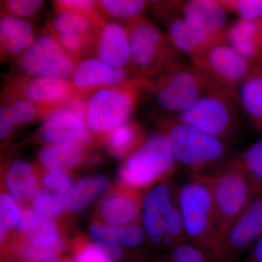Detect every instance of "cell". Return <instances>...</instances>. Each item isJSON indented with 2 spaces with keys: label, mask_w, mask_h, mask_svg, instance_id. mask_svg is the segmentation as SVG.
<instances>
[{
  "label": "cell",
  "mask_w": 262,
  "mask_h": 262,
  "mask_svg": "<svg viewBox=\"0 0 262 262\" xmlns=\"http://www.w3.org/2000/svg\"><path fill=\"white\" fill-rule=\"evenodd\" d=\"M177 200L187 242L205 253H211L216 230L209 175H191L179 186Z\"/></svg>",
  "instance_id": "6da1fadb"
},
{
  "label": "cell",
  "mask_w": 262,
  "mask_h": 262,
  "mask_svg": "<svg viewBox=\"0 0 262 262\" xmlns=\"http://www.w3.org/2000/svg\"><path fill=\"white\" fill-rule=\"evenodd\" d=\"M176 162L191 175H210L227 163L225 141L205 134L185 123L173 120L164 134Z\"/></svg>",
  "instance_id": "7a4b0ae2"
},
{
  "label": "cell",
  "mask_w": 262,
  "mask_h": 262,
  "mask_svg": "<svg viewBox=\"0 0 262 262\" xmlns=\"http://www.w3.org/2000/svg\"><path fill=\"white\" fill-rule=\"evenodd\" d=\"M209 179L215 209V244L259 192L237 158L210 174Z\"/></svg>",
  "instance_id": "3957f363"
},
{
  "label": "cell",
  "mask_w": 262,
  "mask_h": 262,
  "mask_svg": "<svg viewBox=\"0 0 262 262\" xmlns=\"http://www.w3.org/2000/svg\"><path fill=\"white\" fill-rule=\"evenodd\" d=\"M237 92L220 87L212 90L187 110L177 115V121L225 141L237 128Z\"/></svg>",
  "instance_id": "277c9868"
},
{
  "label": "cell",
  "mask_w": 262,
  "mask_h": 262,
  "mask_svg": "<svg viewBox=\"0 0 262 262\" xmlns=\"http://www.w3.org/2000/svg\"><path fill=\"white\" fill-rule=\"evenodd\" d=\"M167 73L157 90V100L165 110L177 114L192 106L212 90L223 87L192 65L181 63Z\"/></svg>",
  "instance_id": "5b68a950"
},
{
  "label": "cell",
  "mask_w": 262,
  "mask_h": 262,
  "mask_svg": "<svg viewBox=\"0 0 262 262\" xmlns=\"http://www.w3.org/2000/svg\"><path fill=\"white\" fill-rule=\"evenodd\" d=\"M176 160L164 134L151 136L120 170V177L133 187H145L173 171Z\"/></svg>",
  "instance_id": "8992f818"
},
{
  "label": "cell",
  "mask_w": 262,
  "mask_h": 262,
  "mask_svg": "<svg viewBox=\"0 0 262 262\" xmlns=\"http://www.w3.org/2000/svg\"><path fill=\"white\" fill-rule=\"evenodd\" d=\"M262 235V191L226 231L211 253L217 262H235Z\"/></svg>",
  "instance_id": "52a82bcc"
},
{
  "label": "cell",
  "mask_w": 262,
  "mask_h": 262,
  "mask_svg": "<svg viewBox=\"0 0 262 262\" xmlns=\"http://www.w3.org/2000/svg\"><path fill=\"white\" fill-rule=\"evenodd\" d=\"M128 37L131 58L141 70L165 67L170 70L182 63L178 50L151 24L144 21L134 24Z\"/></svg>",
  "instance_id": "ba28073f"
},
{
  "label": "cell",
  "mask_w": 262,
  "mask_h": 262,
  "mask_svg": "<svg viewBox=\"0 0 262 262\" xmlns=\"http://www.w3.org/2000/svg\"><path fill=\"white\" fill-rule=\"evenodd\" d=\"M190 58L193 67L201 73L215 83L235 92L252 66L225 40L213 45Z\"/></svg>",
  "instance_id": "9c48e42d"
},
{
  "label": "cell",
  "mask_w": 262,
  "mask_h": 262,
  "mask_svg": "<svg viewBox=\"0 0 262 262\" xmlns=\"http://www.w3.org/2000/svg\"><path fill=\"white\" fill-rule=\"evenodd\" d=\"M135 103L130 89H108L98 91L90 100L88 120L91 129L104 132L123 125Z\"/></svg>",
  "instance_id": "30bf717a"
},
{
  "label": "cell",
  "mask_w": 262,
  "mask_h": 262,
  "mask_svg": "<svg viewBox=\"0 0 262 262\" xmlns=\"http://www.w3.org/2000/svg\"><path fill=\"white\" fill-rule=\"evenodd\" d=\"M22 67L30 75L63 80L71 75L74 65L54 39L42 37L24 54Z\"/></svg>",
  "instance_id": "8fae6325"
},
{
  "label": "cell",
  "mask_w": 262,
  "mask_h": 262,
  "mask_svg": "<svg viewBox=\"0 0 262 262\" xmlns=\"http://www.w3.org/2000/svg\"><path fill=\"white\" fill-rule=\"evenodd\" d=\"M177 194V189L167 183H161L144 196V230L155 244L161 242L166 244L167 211Z\"/></svg>",
  "instance_id": "7c38bea8"
},
{
  "label": "cell",
  "mask_w": 262,
  "mask_h": 262,
  "mask_svg": "<svg viewBox=\"0 0 262 262\" xmlns=\"http://www.w3.org/2000/svg\"><path fill=\"white\" fill-rule=\"evenodd\" d=\"M45 140L51 144H84L89 141V129L79 110L63 108L52 115L42 128Z\"/></svg>",
  "instance_id": "4fadbf2b"
},
{
  "label": "cell",
  "mask_w": 262,
  "mask_h": 262,
  "mask_svg": "<svg viewBox=\"0 0 262 262\" xmlns=\"http://www.w3.org/2000/svg\"><path fill=\"white\" fill-rule=\"evenodd\" d=\"M168 39L179 52L192 57L213 45L225 41V36L215 35L189 23L182 17L173 19L168 29Z\"/></svg>",
  "instance_id": "5bb4252c"
},
{
  "label": "cell",
  "mask_w": 262,
  "mask_h": 262,
  "mask_svg": "<svg viewBox=\"0 0 262 262\" xmlns=\"http://www.w3.org/2000/svg\"><path fill=\"white\" fill-rule=\"evenodd\" d=\"M226 42L251 65L262 61V20L239 19L227 29Z\"/></svg>",
  "instance_id": "9a60e30c"
},
{
  "label": "cell",
  "mask_w": 262,
  "mask_h": 262,
  "mask_svg": "<svg viewBox=\"0 0 262 262\" xmlns=\"http://www.w3.org/2000/svg\"><path fill=\"white\" fill-rule=\"evenodd\" d=\"M182 18L195 27L215 35L225 36L227 10L220 1L192 0L182 7Z\"/></svg>",
  "instance_id": "2e32d148"
},
{
  "label": "cell",
  "mask_w": 262,
  "mask_h": 262,
  "mask_svg": "<svg viewBox=\"0 0 262 262\" xmlns=\"http://www.w3.org/2000/svg\"><path fill=\"white\" fill-rule=\"evenodd\" d=\"M237 98L243 110L262 136V61L253 63L239 84Z\"/></svg>",
  "instance_id": "e0dca14e"
},
{
  "label": "cell",
  "mask_w": 262,
  "mask_h": 262,
  "mask_svg": "<svg viewBox=\"0 0 262 262\" xmlns=\"http://www.w3.org/2000/svg\"><path fill=\"white\" fill-rule=\"evenodd\" d=\"M99 60L111 67L121 68L131 58L128 34L122 26L108 24L103 29L98 46Z\"/></svg>",
  "instance_id": "ac0fdd59"
},
{
  "label": "cell",
  "mask_w": 262,
  "mask_h": 262,
  "mask_svg": "<svg viewBox=\"0 0 262 262\" xmlns=\"http://www.w3.org/2000/svg\"><path fill=\"white\" fill-rule=\"evenodd\" d=\"M125 77L122 68L111 67L101 60L87 59L76 67L73 83L78 88L92 87L103 84H116Z\"/></svg>",
  "instance_id": "d6986e66"
},
{
  "label": "cell",
  "mask_w": 262,
  "mask_h": 262,
  "mask_svg": "<svg viewBox=\"0 0 262 262\" xmlns=\"http://www.w3.org/2000/svg\"><path fill=\"white\" fill-rule=\"evenodd\" d=\"M110 187V182L106 177L91 176L79 181L67 192L63 201L66 208L71 211L78 212L105 194Z\"/></svg>",
  "instance_id": "ffe728a7"
},
{
  "label": "cell",
  "mask_w": 262,
  "mask_h": 262,
  "mask_svg": "<svg viewBox=\"0 0 262 262\" xmlns=\"http://www.w3.org/2000/svg\"><path fill=\"white\" fill-rule=\"evenodd\" d=\"M18 229L27 234L32 246L39 248H47L56 244V225L47 216L31 211L20 213Z\"/></svg>",
  "instance_id": "44dd1931"
},
{
  "label": "cell",
  "mask_w": 262,
  "mask_h": 262,
  "mask_svg": "<svg viewBox=\"0 0 262 262\" xmlns=\"http://www.w3.org/2000/svg\"><path fill=\"white\" fill-rule=\"evenodd\" d=\"M34 29L29 22L7 16L0 21V38L3 47L13 54H18L34 43Z\"/></svg>",
  "instance_id": "7402d4cb"
},
{
  "label": "cell",
  "mask_w": 262,
  "mask_h": 262,
  "mask_svg": "<svg viewBox=\"0 0 262 262\" xmlns=\"http://www.w3.org/2000/svg\"><path fill=\"white\" fill-rule=\"evenodd\" d=\"M140 203L130 196L115 195L103 201L101 211L105 220L115 227L130 225L139 216Z\"/></svg>",
  "instance_id": "603a6c76"
},
{
  "label": "cell",
  "mask_w": 262,
  "mask_h": 262,
  "mask_svg": "<svg viewBox=\"0 0 262 262\" xmlns=\"http://www.w3.org/2000/svg\"><path fill=\"white\" fill-rule=\"evenodd\" d=\"M7 184L17 201H28L37 192V182L32 168L28 163L20 160H16L10 166Z\"/></svg>",
  "instance_id": "cb8c5ba5"
},
{
  "label": "cell",
  "mask_w": 262,
  "mask_h": 262,
  "mask_svg": "<svg viewBox=\"0 0 262 262\" xmlns=\"http://www.w3.org/2000/svg\"><path fill=\"white\" fill-rule=\"evenodd\" d=\"M82 158V151L75 144H57L39 154V160L52 173H63L76 166Z\"/></svg>",
  "instance_id": "d4e9b609"
},
{
  "label": "cell",
  "mask_w": 262,
  "mask_h": 262,
  "mask_svg": "<svg viewBox=\"0 0 262 262\" xmlns=\"http://www.w3.org/2000/svg\"><path fill=\"white\" fill-rule=\"evenodd\" d=\"M69 91V84L63 79L39 77L27 85L26 93L32 101L47 103L61 101Z\"/></svg>",
  "instance_id": "484cf974"
},
{
  "label": "cell",
  "mask_w": 262,
  "mask_h": 262,
  "mask_svg": "<svg viewBox=\"0 0 262 262\" xmlns=\"http://www.w3.org/2000/svg\"><path fill=\"white\" fill-rule=\"evenodd\" d=\"M239 163L252 179L257 192L262 191V136L242 155L237 158Z\"/></svg>",
  "instance_id": "4316f807"
},
{
  "label": "cell",
  "mask_w": 262,
  "mask_h": 262,
  "mask_svg": "<svg viewBox=\"0 0 262 262\" xmlns=\"http://www.w3.org/2000/svg\"><path fill=\"white\" fill-rule=\"evenodd\" d=\"M139 138V130L136 125L123 124L115 128L112 134L108 149L115 156L121 157L135 145Z\"/></svg>",
  "instance_id": "83f0119b"
},
{
  "label": "cell",
  "mask_w": 262,
  "mask_h": 262,
  "mask_svg": "<svg viewBox=\"0 0 262 262\" xmlns=\"http://www.w3.org/2000/svg\"><path fill=\"white\" fill-rule=\"evenodd\" d=\"M227 10L238 15L239 19L246 21L262 20V0H237L220 1Z\"/></svg>",
  "instance_id": "f1b7e54d"
},
{
  "label": "cell",
  "mask_w": 262,
  "mask_h": 262,
  "mask_svg": "<svg viewBox=\"0 0 262 262\" xmlns=\"http://www.w3.org/2000/svg\"><path fill=\"white\" fill-rule=\"evenodd\" d=\"M101 4L110 14L120 18H136L146 6L144 1L139 0H103Z\"/></svg>",
  "instance_id": "f546056e"
},
{
  "label": "cell",
  "mask_w": 262,
  "mask_h": 262,
  "mask_svg": "<svg viewBox=\"0 0 262 262\" xmlns=\"http://www.w3.org/2000/svg\"><path fill=\"white\" fill-rule=\"evenodd\" d=\"M55 27L61 34L63 33H80L86 32L90 27L89 20L80 13L66 12L56 18Z\"/></svg>",
  "instance_id": "4dcf8cb0"
},
{
  "label": "cell",
  "mask_w": 262,
  "mask_h": 262,
  "mask_svg": "<svg viewBox=\"0 0 262 262\" xmlns=\"http://www.w3.org/2000/svg\"><path fill=\"white\" fill-rule=\"evenodd\" d=\"M90 234L104 246H118L123 243V227L118 228L104 224H95L90 229Z\"/></svg>",
  "instance_id": "1f68e13d"
},
{
  "label": "cell",
  "mask_w": 262,
  "mask_h": 262,
  "mask_svg": "<svg viewBox=\"0 0 262 262\" xmlns=\"http://www.w3.org/2000/svg\"><path fill=\"white\" fill-rule=\"evenodd\" d=\"M20 214L18 206L13 198L8 194L0 196V225H1V239L5 237L7 230L11 228L18 222Z\"/></svg>",
  "instance_id": "d6a6232c"
},
{
  "label": "cell",
  "mask_w": 262,
  "mask_h": 262,
  "mask_svg": "<svg viewBox=\"0 0 262 262\" xmlns=\"http://www.w3.org/2000/svg\"><path fill=\"white\" fill-rule=\"evenodd\" d=\"M34 207L39 214L47 217L56 216L63 209L62 196L44 192L39 193L34 200Z\"/></svg>",
  "instance_id": "836d02e7"
},
{
  "label": "cell",
  "mask_w": 262,
  "mask_h": 262,
  "mask_svg": "<svg viewBox=\"0 0 262 262\" xmlns=\"http://www.w3.org/2000/svg\"><path fill=\"white\" fill-rule=\"evenodd\" d=\"M172 262H208L206 253L188 242L172 247Z\"/></svg>",
  "instance_id": "e575fe53"
},
{
  "label": "cell",
  "mask_w": 262,
  "mask_h": 262,
  "mask_svg": "<svg viewBox=\"0 0 262 262\" xmlns=\"http://www.w3.org/2000/svg\"><path fill=\"white\" fill-rule=\"evenodd\" d=\"M64 243L61 239H58L56 244L47 248H39L34 246H26L23 249L24 257L33 261H46L52 258L61 251Z\"/></svg>",
  "instance_id": "d590c367"
},
{
  "label": "cell",
  "mask_w": 262,
  "mask_h": 262,
  "mask_svg": "<svg viewBox=\"0 0 262 262\" xmlns=\"http://www.w3.org/2000/svg\"><path fill=\"white\" fill-rule=\"evenodd\" d=\"M8 111L15 124L31 121L37 114L34 105L27 100H20L13 103L8 108Z\"/></svg>",
  "instance_id": "8d00e7d4"
},
{
  "label": "cell",
  "mask_w": 262,
  "mask_h": 262,
  "mask_svg": "<svg viewBox=\"0 0 262 262\" xmlns=\"http://www.w3.org/2000/svg\"><path fill=\"white\" fill-rule=\"evenodd\" d=\"M43 184L45 187L54 192L55 194L63 196L70 190L72 180L65 174L50 173L43 179Z\"/></svg>",
  "instance_id": "74e56055"
},
{
  "label": "cell",
  "mask_w": 262,
  "mask_h": 262,
  "mask_svg": "<svg viewBox=\"0 0 262 262\" xmlns=\"http://www.w3.org/2000/svg\"><path fill=\"white\" fill-rule=\"evenodd\" d=\"M42 4V1L38 0H10L7 3V7L13 14L27 17L37 13Z\"/></svg>",
  "instance_id": "f35d334b"
},
{
  "label": "cell",
  "mask_w": 262,
  "mask_h": 262,
  "mask_svg": "<svg viewBox=\"0 0 262 262\" xmlns=\"http://www.w3.org/2000/svg\"><path fill=\"white\" fill-rule=\"evenodd\" d=\"M75 262H113L108 256L106 246L94 244L86 248L76 258Z\"/></svg>",
  "instance_id": "ab89813d"
},
{
  "label": "cell",
  "mask_w": 262,
  "mask_h": 262,
  "mask_svg": "<svg viewBox=\"0 0 262 262\" xmlns=\"http://www.w3.org/2000/svg\"><path fill=\"white\" fill-rule=\"evenodd\" d=\"M144 238V230L137 225H127L123 227L122 246L136 247L140 245Z\"/></svg>",
  "instance_id": "60d3db41"
},
{
  "label": "cell",
  "mask_w": 262,
  "mask_h": 262,
  "mask_svg": "<svg viewBox=\"0 0 262 262\" xmlns=\"http://www.w3.org/2000/svg\"><path fill=\"white\" fill-rule=\"evenodd\" d=\"M14 124L8 108H2L0 111V136L2 139L9 135Z\"/></svg>",
  "instance_id": "b9f144b4"
},
{
  "label": "cell",
  "mask_w": 262,
  "mask_h": 262,
  "mask_svg": "<svg viewBox=\"0 0 262 262\" xmlns=\"http://www.w3.org/2000/svg\"><path fill=\"white\" fill-rule=\"evenodd\" d=\"M62 46L71 51H78L82 46V41L78 34L75 33H63L61 35Z\"/></svg>",
  "instance_id": "7bdbcfd3"
},
{
  "label": "cell",
  "mask_w": 262,
  "mask_h": 262,
  "mask_svg": "<svg viewBox=\"0 0 262 262\" xmlns=\"http://www.w3.org/2000/svg\"><path fill=\"white\" fill-rule=\"evenodd\" d=\"M59 4L67 8L75 10H85L92 8L94 2L92 1H78V0H66L60 1Z\"/></svg>",
  "instance_id": "ee69618b"
},
{
  "label": "cell",
  "mask_w": 262,
  "mask_h": 262,
  "mask_svg": "<svg viewBox=\"0 0 262 262\" xmlns=\"http://www.w3.org/2000/svg\"><path fill=\"white\" fill-rule=\"evenodd\" d=\"M251 256L256 262H262V235L251 248Z\"/></svg>",
  "instance_id": "f6af8a7d"
},
{
  "label": "cell",
  "mask_w": 262,
  "mask_h": 262,
  "mask_svg": "<svg viewBox=\"0 0 262 262\" xmlns=\"http://www.w3.org/2000/svg\"><path fill=\"white\" fill-rule=\"evenodd\" d=\"M246 262H256V261H255V260L253 259V258L252 257H251V256H250V257L248 258L247 261H246Z\"/></svg>",
  "instance_id": "bcb514c9"
},
{
  "label": "cell",
  "mask_w": 262,
  "mask_h": 262,
  "mask_svg": "<svg viewBox=\"0 0 262 262\" xmlns=\"http://www.w3.org/2000/svg\"><path fill=\"white\" fill-rule=\"evenodd\" d=\"M46 262H61V261H60L59 260L53 259V258H52V259L48 260V261H46Z\"/></svg>",
  "instance_id": "7dc6e473"
}]
</instances>
